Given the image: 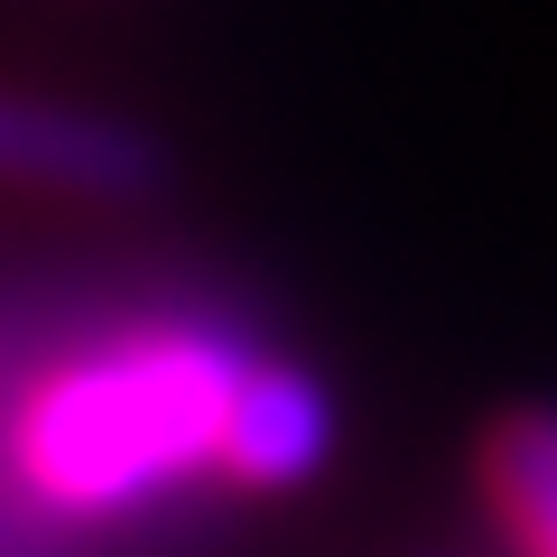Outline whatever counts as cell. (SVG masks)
I'll list each match as a JSON object with an SVG mask.
<instances>
[{
  "label": "cell",
  "mask_w": 557,
  "mask_h": 557,
  "mask_svg": "<svg viewBox=\"0 0 557 557\" xmlns=\"http://www.w3.org/2000/svg\"><path fill=\"white\" fill-rule=\"evenodd\" d=\"M335 456V399L298 362H242L214 418V474L242 493H298Z\"/></svg>",
  "instance_id": "3"
},
{
  "label": "cell",
  "mask_w": 557,
  "mask_h": 557,
  "mask_svg": "<svg viewBox=\"0 0 557 557\" xmlns=\"http://www.w3.org/2000/svg\"><path fill=\"white\" fill-rule=\"evenodd\" d=\"M0 186L75 205H131L159 186V139L84 102H28L0 94Z\"/></svg>",
  "instance_id": "2"
},
{
  "label": "cell",
  "mask_w": 557,
  "mask_h": 557,
  "mask_svg": "<svg viewBox=\"0 0 557 557\" xmlns=\"http://www.w3.org/2000/svg\"><path fill=\"white\" fill-rule=\"evenodd\" d=\"M483 502L511 557H557V409H520L483 446Z\"/></svg>",
  "instance_id": "4"
},
{
  "label": "cell",
  "mask_w": 557,
  "mask_h": 557,
  "mask_svg": "<svg viewBox=\"0 0 557 557\" xmlns=\"http://www.w3.org/2000/svg\"><path fill=\"white\" fill-rule=\"evenodd\" d=\"M242 344L214 325H131L47 362L10 409V465L65 520H121L214 474V418L242 372Z\"/></svg>",
  "instance_id": "1"
}]
</instances>
